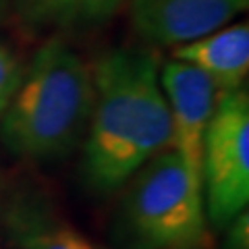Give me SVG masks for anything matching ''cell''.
Segmentation results:
<instances>
[{"mask_svg": "<svg viewBox=\"0 0 249 249\" xmlns=\"http://www.w3.org/2000/svg\"><path fill=\"white\" fill-rule=\"evenodd\" d=\"M2 4H4V0H0V11H2Z\"/></svg>", "mask_w": 249, "mask_h": 249, "instance_id": "8fae6325", "label": "cell"}, {"mask_svg": "<svg viewBox=\"0 0 249 249\" xmlns=\"http://www.w3.org/2000/svg\"><path fill=\"white\" fill-rule=\"evenodd\" d=\"M160 85L170 110L173 147L201 178V147L216 106V89L197 67L177 58L162 67Z\"/></svg>", "mask_w": 249, "mask_h": 249, "instance_id": "5b68a950", "label": "cell"}, {"mask_svg": "<svg viewBox=\"0 0 249 249\" xmlns=\"http://www.w3.org/2000/svg\"><path fill=\"white\" fill-rule=\"evenodd\" d=\"M23 77V67L9 46L0 44V119L11 104Z\"/></svg>", "mask_w": 249, "mask_h": 249, "instance_id": "30bf717a", "label": "cell"}, {"mask_svg": "<svg viewBox=\"0 0 249 249\" xmlns=\"http://www.w3.org/2000/svg\"><path fill=\"white\" fill-rule=\"evenodd\" d=\"M247 9V0H131V23L145 42L175 46L197 40Z\"/></svg>", "mask_w": 249, "mask_h": 249, "instance_id": "8992f818", "label": "cell"}, {"mask_svg": "<svg viewBox=\"0 0 249 249\" xmlns=\"http://www.w3.org/2000/svg\"><path fill=\"white\" fill-rule=\"evenodd\" d=\"M206 222L201 178L175 147L142 166L124 199V237L133 249H181L201 237Z\"/></svg>", "mask_w": 249, "mask_h": 249, "instance_id": "3957f363", "label": "cell"}, {"mask_svg": "<svg viewBox=\"0 0 249 249\" xmlns=\"http://www.w3.org/2000/svg\"><path fill=\"white\" fill-rule=\"evenodd\" d=\"M91 79L83 170L91 187L112 191L156 154L173 147V123L154 54L110 50L96 62Z\"/></svg>", "mask_w": 249, "mask_h": 249, "instance_id": "6da1fadb", "label": "cell"}, {"mask_svg": "<svg viewBox=\"0 0 249 249\" xmlns=\"http://www.w3.org/2000/svg\"><path fill=\"white\" fill-rule=\"evenodd\" d=\"M6 227L21 249H100L37 199L15 201L6 212Z\"/></svg>", "mask_w": 249, "mask_h": 249, "instance_id": "ba28073f", "label": "cell"}, {"mask_svg": "<svg viewBox=\"0 0 249 249\" xmlns=\"http://www.w3.org/2000/svg\"><path fill=\"white\" fill-rule=\"evenodd\" d=\"M173 58L197 67L212 81L216 98L235 91L243 88L249 71V27L245 21L220 27L181 44L173 50Z\"/></svg>", "mask_w": 249, "mask_h": 249, "instance_id": "52a82bcc", "label": "cell"}, {"mask_svg": "<svg viewBox=\"0 0 249 249\" xmlns=\"http://www.w3.org/2000/svg\"><path fill=\"white\" fill-rule=\"evenodd\" d=\"M124 0H15L17 13L31 25H89L108 19Z\"/></svg>", "mask_w": 249, "mask_h": 249, "instance_id": "9c48e42d", "label": "cell"}, {"mask_svg": "<svg viewBox=\"0 0 249 249\" xmlns=\"http://www.w3.org/2000/svg\"><path fill=\"white\" fill-rule=\"evenodd\" d=\"M91 106V71L71 46L52 37L23 73L0 119V137L23 158H58L88 131Z\"/></svg>", "mask_w": 249, "mask_h": 249, "instance_id": "7a4b0ae2", "label": "cell"}, {"mask_svg": "<svg viewBox=\"0 0 249 249\" xmlns=\"http://www.w3.org/2000/svg\"><path fill=\"white\" fill-rule=\"evenodd\" d=\"M201 191L214 224H227L249 201V98L245 88L216 98L201 147Z\"/></svg>", "mask_w": 249, "mask_h": 249, "instance_id": "277c9868", "label": "cell"}]
</instances>
